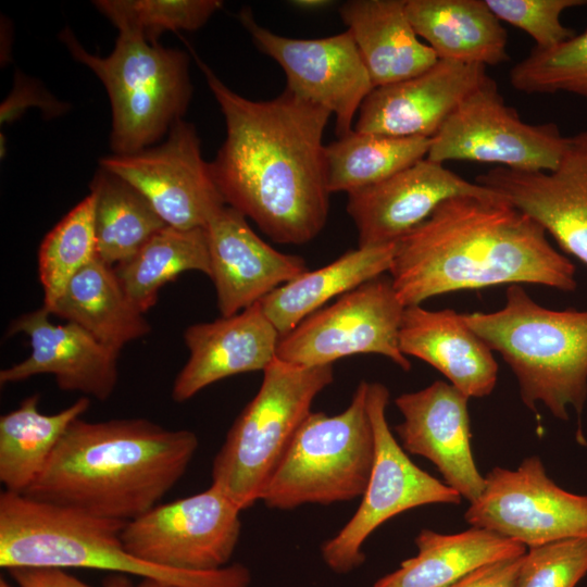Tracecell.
Returning a JSON list of instances; mask_svg holds the SVG:
<instances>
[{
    "label": "cell",
    "instance_id": "cell-27",
    "mask_svg": "<svg viewBox=\"0 0 587 587\" xmlns=\"http://www.w3.org/2000/svg\"><path fill=\"white\" fill-rule=\"evenodd\" d=\"M396 243L358 247L324 265L307 271L260 301L280 336L325 304L389 272Z\"/></svg>",
    "mask_w": 587,
    "mask_h": 587
},
{
    "label": "cell",
    "instance_id": "cell-3",
    "mask_svg": "<svg viewBox=\"0 0 587 587\" xmlns=\"http://www.w3.org/2000/svg\"><path fill=\"white\" fill-rule=\"evenodd\" d=\"M199 439L146 419L75 420L22 495L90 515L129 522L186 473Z\"/></svg>",
    "mask_w": 587,
    "mask_h": 587
},
{
    "label": "cell",
    "instance_id": "cell-37",
    "mask_svg": "<svg viewBox=\"0 0 587 587\" xmlns=\"http://www.w3.org/2000/svg\"><path fill=\"white\" fill-rule=\"evenodd\" d=\"M492 13L529 35L538 49H549L573 37L574 29L561 22L569 9L587 5V0H485Z\"/></svg>",
    "mask_w": 587,
    "mask_h": 587
},
{
    "label": "cell",
    "instance_id": "cell-41",
    "mask_svg": "<svg viewBox=\"0 0 587 587\" xmlns=\"http://www.w3.org/2000/svg\"><path fill=\"white\" fill-rule=\"evenodd\" d=\"M330 3H332L330 1H326V0H297V1H291V4L294 7H297L299 9L307 10V11L321 10L323 8L328 7Z\"/></svg>",
    "mask_w": 587,
    "mask_h": 587
},
{
    "label": "cell",
    "instance_id": "cell-21",
    "mask_svg": "<svg viewBox=\"0 0 587 587\" xmlns=\"http://www.w3.org/2000/svg\"><path fill=\"white\" fill-rule=\"evenodd\" d=\"M50 314L42 305L11 322L7 336L25 334L32 352L25 360L1 370L0 384L51 374L62 390L79 391L101 401L109 399L117 384L120 351L74 323L53 324Z\"/></svg>",
    "mask_w": 587,
    "mask_h": 587
},
{
    "label": "cell",
    "instance_id": "cell-40",
    "mask_svg": "<svg viewBox=\"0 0 587 587\" xmlns=\"http://www.w3.org/2000/svg\"><path fill=\"white\" fill-rule=\"evenodd\" d=\"M524 554L480 566L449 587H515Z\"/></svg>",
    "mask_w": 587,
    "mask_h": 587
},
{
    "label": "cell",
    "instance_id": "cell-43",
    "mask_svg": "<svg viewBox=\"0 0 587 587\" xmlns=\"http://www.w3.org/2000/svg\"><path fill=\"white\" fill-rule=\"evenodd\" d=\"M0 587H12L7 580L0 579Z\"/></svg>",
    "mask_w": 587,
    "mask_h": 587
},
{
    "label": "cell",
    "instance_id": "cell-22",
    "mask_svg": "<svg viewBox=\"0 0 587 587\" xmlns=\"http://www.w3.org/2000/svg\"><path fill=\"white\" fill-rule=\"evenodd\" d=\"M279 338L260 301L232 316L188 326L184 339L190 355L175 378L173 400L187 401L233 375L263 372L276 358Z\"/></svg>",
    "mask_w": 587,
    "mask_h": 587
},
{
    "label": "cell",
    "instance_id": "cell-26",
    "mask_svg": "<svg viewBox=\"0 0 587 587\" xmlns=\"http://www.w3.org/2000/svg\"><path fill=\"white\" fill-rule=\"evenodd\" d=\"M415 545L416 555L373 587H449L480 566L526 553L524 545L474 526L452 535L424 528Z\"/></svg>",
    "mask_w": 587,
    "mask_h": 587
},
{
    "label": "cell",
    "instance_id": "cell-13",
    "mask_svg": "<svg viewBox=\"0 0 587 587\" xmlns=\"http://www.w3.org/2000/svg\"><path fill=\"white\" fill-rule=\"evenodd\" d=\"M464 517L471 526L532 548L587 537V496L558 486L541 460L529 457L516 470L494 467Z\"/></svg>",
    "mask_w": 587,
    "mask_h": 587
},
{
    "label": "cell",
    "instance_id": "cell-39",
    "mask_svg": "<svg viewBox=\"0 0 587 587\" xmlns=\"http://www.w3.org/2000/svg\"><path fill=\"white\" fill-rule=\"evenodd\" d=\"M17 587H93L63 569L55 567H14L9 570ZM102 587H133L123 574L108 577Z\"/></svg>",
    "mask_w": 587,
    "mask_h": 587
},
{
    "label": "cell",
    "instance_id": "cell-20",
    "mask_svg": "<svg viewBox=\"0 0 587 587\" xmlns=\"http://www.w3.org/2000/svg\"><path fill=\"white\" fill-rule=\"evenodd\" d=\"M210 278L222 316H232L264 299L309 268L300 255L274 249L250 227L247 217L225 205L203 227Z\"/></svg>",
    "mask_w": 587,
    "mask_h": 587
},
{
    "label": "cell",
    "instance_id": "cell-23",
    "mask_svg": "<svg viewBox=\"0 0 587 587\" xmlns=\"http://www.w3.org/2000/svg\"><path fill=\"white\" fill-rule=\"evenodd\" d=\"M399 346L405 357L426 362L469 398L487 397L496 387L494 351L452 309L405 307Z\"/></svg>",
    "mask_w": 587,
    "mask_h": 587
},
{
    "label": "cell",
    "instance_id": "cell-11",
    "mask_svg": "<svg viewBox=\"0 0 587 587\" xmlns=\"http://www.w3.org/2000/svg\"><path fill=\"white\" fill-rule=\"evenodd\" d=\"M566 136L554 123L529 124L504 102L489 77L469 95L430 138L427 159L494 163L517 171L554 170Z\"/></svg>",
    "mask_w": 587,
    "mask_h": 587
},
{
    "label": "cell",
    "instance_id": "cell-19",
    "mask_svg": "<svg viewBox=\"0 0 587 587\" xmlns=\"http://www.w3.org/2000/svg\"><path fill=\"white\" fill-rule=\"evenodd\" d=\"M490 76L486 66L438 60L427 71L374 88L362 102L354 130L432 138L451 113Z\"/></svg>",
    "mask_w": 587,
    "mask_h": 587
},
{
    "label": "cell",
    "instance_id": "cell-31",
    "mask_svg": "<svg viewBox=\"0 0 587 587\" xmlns=\"http://www.w3.org/2000/svg\"><path fill=\"white\" fill-rule=\"evenodd\" d=\"M114 270L129 299L145 313L155 304L160 288L179 274L198 271L210 276L204 230L167 225Z\"/></svg>",
    "mask_w": 587,
    "mask_h": 587
},
{
    "label": "cell",
    "instance_id": "cell-29",
    "mask_svg": "<svg viewBox=\"0 0 587 587\" xmlns=\"http://www.w3.org/2000/svg\"><path fill=\"white\" fill-rule=\"evenodd\" d=\"M40 396L26 397L0 417V482L5 491L24 494L36 480L70 425L89 408L82 397L66 409L43 414Z\"/></svg>",
    "mask_w": 587,
    "mask_h": 587
},
{
    "label": "cell",
    "instance_id": "cell-36",
    "mask_svg": "<svg viewBox=\"0 0 587 587\" xmlns=\"http://www.w3.org/2000/svg\"><path fill=\"white\" fill-rule=\"evenodd\" d=\"M587 574V537L529 548L515 587H575Z\"/></svg>",
    "mask_w": 587,
    "mask_h": 587
},
{
    "label": "cell",
    "instance_id": "cell-10",
    "mask_svg": "<svg viewBox=\"0 0 587 587\" xmlns=\"http://www.w3.org/2000/svg\"><path fill=\"white\" fill-rule=\"evenodd\" d=\"M390 276H377L340 296L280 336L276 358L299 366L333 365L354 354H379L403 371L411 363L399 346L404 311Z\"/></svg>",
    "mask_w": 587,
    "mask_h": 587
},
{
    "label": "cell",
    "instance_id": "cell-5",
    "mask_svg": "<svg viewBox=\"0 0 587 587\" xmlns=\"http://www.w3.org/2000/svg\"><path fill=\"white\" fill-rule=\"evenodd\" d=\"M466 324L514 373L522 401L541 402L560 420L587 400V310H552L510 285L498 311L464 313Z\"/></svg>",
    "mask_w": 587,
    "mask_h": 587
},
{
    "label": "cell",
    "instance_id": "cell-14",
    "mask_svg": "<svg viewBox=\"0 0 587 587\" xmlns=\"http://www.w3.org/2000/svg\"><path fill=\"white\" fill-rule=\"evenodd\" d=\"M196 127L184 118L166 139L129 154L100 159V167L120 176L150 202L168 226L203 228L226 205L201 155Z\"/></svg>",
    "mask_w": 587,
    "mask_h": 587
},
{
    "label": "cell",
    "instance_id": "cell-33",
    "mask_svg": "<svg viewBox=\"0 0 587 587\" xmlns=\"http://www.w3.org/2000/svg\"><path fill=\"white\" fill-rule=\"evenodd\" d=\"M93 193L73 208L43 238L38 251L43 307L50 310L71 279L98 258Z\"/></svg>",
    "mask_w": 587,
    "mask_h": 587
},
{
    "label": "cell",
    "instance_id": "cell-2",
    "mask_svg": "<svg viewBox=\"0 0 587 587\" xmlns=\"http://www.w3.org/2000/svg\"><path fill=\"white\" fill-rule=\"evenodd\" d=\"M404 307L458 290L534 284L571 292L576 268L533 217L500 197L442 202L396 242L388 272Z\"/></svg>",
    "mask_w": 587,
    "mask_h": 587
},
{
    "label": "cell",
    "instance_id": "cell-17",
    "mask_svg": "<svg viewBox=\"0 0 587 587\" xmlns=\"http://www.w3.org/2000/svg\"><path fill=\"white\" fill-rule=\"evenodd\" d=\"M460 196L499 197L425 158L377 184L348 193L347 212L357 227L359 247L383 246L396 243L442 202Z\"/></svg>",
    "mask_w": 587,
    "mask_h": 587
},
{
    "label": "cell",
    "instance_id": "cell-38",
    "mask_svg": "<svg viewBox=\"0 0 587 587\" xmlns=\"http://www.w3.org/2000/svg\"><path fill=\"white\" fill-rule=\"evenodd\" d=\"M32 107L39 108L48 118L62 115L70 109L67 103L59 101L41 84L17 71L13 88L0 107L1 125L15 121Z\"/></svg>",
    "mask_w": 587,
    "mask_h": 587
},
{
    "label": "cell",
    "instance_id": "cell-8",
    "mask_svg": "<svg viewBox=\"0 0 587 587\" xmlns=\"http://www.w3.org/2000/svg\"><path fill=\"white\" fill-rule=\"evenodd\" d=\"M367 387L361 380L338 414L308 415L262 494L266 507L291 510L362 497L375 454Z\"/></svg>",
    "mask_w": 587,
    "mask_h": 587
},
{
    "label": "cell",
    "instance_id": "cell-25",
    "mask_svg": "<svg viewBox=\"0 0 587 587\" xmlns=\"http://www.w3.org/2000/svg\"><path fill=\"white\" fill-rule=\"evenodd\" d=\"M405 10L440 60L487 67L510 59L508 34L485 0H407Z\"/></svg>",
    "mask_w": 587,
    "mask_h": 587
},
{
    "label": "cell",
    "instance_id": "cell-15",
    "mask_svg": "<svg viewBox=\"0 0 587 587\" xmlns=\"http://www.w3.org/2000/svg\"><path fill=\"white\" fill-rule=\"evenodd\" d=\"M239 21L255 47L283 68L287 90L328 110L338 138L353 129V118L374 87L350 30L325 38H289L258 24L250 8L239 12Z\"/></svg>",
    "mask_w": 587,
    "mask_h": 587
},
{
    "label": "cell",
    "instance_id": "cell-9",
    "mask_svg": "<svg viewBox=\"0 0 587 587\" xmlns=\"http://www.w3.org/2000/svg\"><path fill=\"white\" fill-rule=\"evenodd\" d=\"M388 388L369 383L367 411L375 454L362 501L347 524L321 547L325 564L347 574L364 562L363 545L389 519L410 509L435 503L459 504L461 495L415 465L391 433L386 409Z\"/></svg>",
    "mask_w": 587,
    "mask_h": 587
},
{
    "label": "cell",
    "instance_id": "cell-30",
    "mask_svg": "<svg viewBox=\"0 0 587 587\" xmlns=\"http://www.w3.org/2000/svg\"><path fill=\"white\" fill-rule=\"evenodd\" d=\"M96 198L97 254L117 265L167 226L146 197L120 176L99 167L90 183Z\"/></svg>",
    "mask_w": 587,
    "mask_h": 587
},
{
    "label": "cell",
    "instance_id": "cell-42",
    "mask_svg": "<svg viewBox=\"0 0 587 587\" xmlns=\"http://www.w3.org/2000/svg\"><path fill=\"white\" fill-rule=\"evenodd\" d=\"M135 587H178L176 585L151 578H142V580Z\"/></svg>",
    "mask_w": 587,
    "mask_h": 587
},
{
    "label": "cell",
    "instance_id": "cell-35",
    "mask_svg": "<svg viewBox=\"0 0 587 587\" xmlns=\"http://www.w3.org/2000/svg\"><path fill=\"white\" fill-rule=\"evenodd\" d=\"M524 93H572L587 99V29L549 48L534 47L509 74Z\"/></svg>",
    "mask_w": 587,
    "mask_h": 587
},
{
    "label": "cell",
    "instance_id": "cell-1",
    "mask_svg": "<svg viewBox=\"0 0 587 587\" xmlns=\"http://www.w3.org/2000/svg\"><path fill=\"white\" fill-rule=\"evenodd\" d=\"M196 60L226 123V138L209 162L226 205L275 242L311 241L329 212L323 134L332 113L286 88L271 100L247 99Z\"/></svg>",
    "mask_w": 587,
    "mask_h": 587
},
{
    "label": "cell",
    "instance_id": "cell-24",
    "mask_svg": "<svg viewBox=\"0 0 587 587\" xmlns=\"http://www.w3.org/2000/svg\"><path fill=\"white\" fill-rule=\"evenodd\" d=\"M405 3L350 0L339 9L374 88L414 77L439 60L415 33Z\"/></svg>",
    "mask_w": 587,
    "mask_h": 587
},
{
    "label": "cell",
    "instance_id": "cell-28",
    "mask_svg": "<svg viewBox=\"0 0 587 587\" xmlns=\"http://www.w3.org/2000/svg\"><path fill=\"white\" fill-rule=\"evenodd\" d=\"M49 312L80 326L117 351L151 330L143 312L125 292L114 267L99 258L71 279Z\"/></svg>",
    "mask_w": 587,
    "mask_h": 587
},
{
    "label": "cell",
    "instance_id": "cell-12",
    "mask_svg": "<svg viewBox=\"0 0 587 587\" xmlns=\"http://www.w3.org/2000/svg\"><path fill=\"white\" fill-rule=\"evenodd\" d=\"M242 510L221 489L158 504L126 522L122 541L150 564L189 572H211L228 564L241 532Z\"/></svg>",
    "mask_w": 587,
    "mask_h": 587
},
{
    "label": "cell",
    "instance_id": "cell-4",
    "mask_svg": "<svg viewBox=\"0 0 587 587\" xmlns=\"http://www.w3.org/2000/svg\"><path fill=\"white\" fill-rule=\"evenodd\" d=\"M126 522L35 500L0 495V566L91 569L158 579L178 587H248V567L234 563L211 572L160 567L130 554Z\"/></svg>",
    "mask_w": 587,
    "mask_h": 587
},
{
    "label": "cell",
    "instance_id": "cell-34",
    "mask_svg": "<svg viewBox=\"0 0 587 587\" xmlns=\"http://www.w3.org/2000/svg\"><path fill=\"white\" fill-rule=\"evenodd\" d=\"M120 34L159 43L165 32L197 30L222 7L218 0H96Z\"/></svg>",
    "mask_w": 587,
    "mask_h": 587
},
{
    "label": "cell",
    "instance_id": "cell-7",
    "mask_svg": "<svg viewBox=\"0 0 587 587\" xmlns=\"http://www.w3.org/2000/svg\"><path fill=\"white\" fill-rule=\"evenodd\" d=\"M333 380V365L299 366L275 358L213 459L212 485L241 510L261 500L314 399Z\"/></svg>",
    "mask_w": 587,
    "mask_h": 587
},
{
    "label": "cell",
    "instance_id": "cell-18",
    "mask_svg": "<svg viewBox=\"0 0 587 587\" xmlns=\"http://www.w3.org/2000/svg\"><path fill=\"white\" fill-rule=\"evenodd\" d=\"M469 399L442 380L402 394L395 399L403 417L395 430L404 451L429 460L471 503L480 496L485 477L472 454Z\"/></svg>",
    "mask_w": 587,
    "mask_h": 587
},
{
    "label": "cell",
    "instance_id": "cell-6",
    "mask_svg": "<svg viewBox=\"0 0 587 587\" xmlns=\"http://www.w3.org/2000/svg\"><path fill=\"white\" fill-rule=\"evenodd\" d=\"M60 39L107 89L113 154L154 146L183 120L192 95L189 55L185 51L118 33L112 52L99 57L89 53L70 28L61 32Z\"/></svg>",
    "mask_w": 587,
    "mask_h": 587
},
{
    "label": "cell",
    "instance_id": "cell-16",
    "mask_svg": "<svg viewBox=\"0 0 587 587\" xmlns=\"http://www.w3.org/2000/svg\"><path fill=\"white\" fill-rule=\"evenodd\" d=\"M475 183L533 217L562 250L587 265V129L566 136L552 171L497 166Z\"/></svg>",
    "mask_w": 587,
    "mask_h": 587
},
{
    "label": "cell",
    "instance_id": "cell-32",
    "mask_svg": "<svg viewBox=\"0 0 587 587\" xmlns=\"http://www.w3.org/2000/svg\"><path fill=\"white\" fill-rule=\"evenodd\" d=\"M430 138L349 134L326 146L327 187L330 193L377 184L427 157Z\"/></svg>",
    "mask_w": 587,
    "mask_h": 587
}]
</instances>
